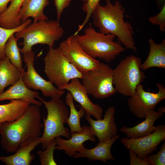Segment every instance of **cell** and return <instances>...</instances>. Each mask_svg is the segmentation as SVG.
I'll return each instance as SVG.
<instances>
[{
  "instance_id": "cell-27",
  "label": "cell",
  "mask_w": 165,
  "mask_h": 165,
  "mask_svg": "<svg viewBox=\"0 0 165 165\" xmlns=\"http://www.w3.org/2000/svg\"><path fill=\"white\" fill-rule=\"evenodd\" d=\"M31 22L30 19H28L20 26L13 28H6L0 26V59L3 60L6 56L5 47L7 41L12 35L21 31Z\"/></svg>"
},
{
  "instance_id": "cell-36",
  "label": "cell",
  "mask_w": 165,
  "mask_h": 165,
  "mask_svg": "<svg viewBox=\"0 0 165 165\" xmlns=\"http://www.w3.org/2000/svg\"><path fill=\"white\" fill-rule=\"evenodd\" d=\"M158 111L165 113V108L163 106L159 108L158 109Z\"/></svg>"
},
{
  "instance_id": "cell-13",
  "label": "cell",
  "mask_w": 165,
  "mask_h": 165,
  "mask_svg": "<svg viewBox=\"0 0 165 165\" xmlns=\"http://www.w3.org/2000/svg\"><path fill=\"white\" fill-rule=\"evenodd\" d=\"M79 79H72L63 86L61 90H68L72 94L74 100L79 104L85 111L86 115L92 116L96 119L102 118L103 109L98 104L94 103L89 98L86 89Z\"/></svg>"
},
{
  "instance_id": "cell-35",
  "label": "cell",
  "mask_w": 165,
  "mask_h": 165,
  "mask_svg": "<svg viewBox=\"0 0 165 165\" xmlns=\"http://www.w3.org/2000/svg\"><path fill=\"white\" fill-rule=\"evenodd\" d=\"M165 0H156L157 3L158 5L159 6H160L161 5L162 7L165 4Z\"/></svg>"
},
{
  "instance_id": "cell-9",
  "label": "cell",
  "mask_w": 165,
  "mask_h": 165,
  "mask_svg": "<svg viewBox=\"0 0 165 165\" xmlns=\"http://www.w3.org/2000/svg\"><path fill=\"white\" fill-rule=\"evenodd\" d=\"M35 56L32 51L23 54V60L27 67V71L22 74L23 82L29 89L40 90L45 97L60 98L65 93L64 90L56 87L50 81L44 79L38 74L34 66Z\"/></svg>"
},
{
  "instance_id": "cell-3",
  "label": "cell",
  "mask_w": 165,
  "mask_h": 165,
  "mask_svg": "<svg viewBox=\"0 0 165 165\" xmlns=\"http://www.w3.org/2000/svg\"><path fill=\"white\" fill-rule=\"evenodd\" d=\"M75 39L83 50L93 58L109 62L125 51L121 44L115 41L116 36L96 31L91 23L82 35H73Z\"/></svg>"
},
{
  "instance_id": "cell-2",
  "label": "cell",
  "mask_w": 165,
  "mask_h": 165,
  "mask_svg": "<svg viewBox=\"0 0 165 165\" xmlns=\"http://www.w3.org/2000/svg\"><path fill=\"white\" fill-rule=\"evenodd\" d=\"M41 117L39 106L31 104L18 118L1 124L0 143L2 148L8 152H15L26 141L40 137L43 126Z\"/></svg>"
},
{
  "instance_id": "cell-4",
  "label": "cell",
  "mask_w": 165,
  "mask_h": 165,
  "mask_svg": "<svg viewBox=\"0 0 165 165\" xmlns=\"http://www.w3.org/2000/svg\"><path fill=\"white\" fill-rule=\"evenodd\" d=\"M64 30L57 20H41L26 26L15 35L18 39L22 38L20 43L23 47L19 48L20 52L24 54L32 50V47L37 44H46L53 47L55 42L63 36Z\"/></svg>"
},
{
  "instance_id": "cell-24",
  "label": "cell",
  "mask_w": 165,
  "mask_h": 165,
  "mask_svg": "<svg viewBox=\"0 0 165 165\" xmlns=\"http://www.w3.org/2000/svg\"><path fill=\"white\" fill-rule=\"evenodd\" d=\"M25 0H12L5 11L0 15V26L6 28H13L22 24L19 11Z\"/></svg>"
},
{
  "instance_id": "cell-11",
  "label": "cell",
  "mask_w": 165,
  "mask_h": 165,
  "mask_svg": "<svg viewBox=\"0 0 165 165\" xmlns=\"http://www.w3.org/2000/svg\"><path fill=\"white\" fill-rule=\"evenodd\" d=\"M58 47L68 61L82 75L96 69L100 63L83 50L73 35L61 42Z\"/></svg>"
},
{
  "instance_id": "cell-19",
  "label": "cell",
  "mask_w": 165,
  "mask_h": 165,
  "mask_svg": "<svg viewBox=\"0 0 165 165\" xmlns=\"http://www.w3.org/2000/svg\"><path fill=\"white\" fill-rule=\"evenodd\" d=\"M164 113L151 110L146 113L145 119L143 122L132 127L123 125L119 130L126 134L127 138H136L148 135L155 130L154 126L155 121L161 118Z\"/></svg>"
},
{
  "instance_id": "cell-12",
  "label": "cell",
  "mask_w": 165,
  "mask_h": 165,
  "mask_svg": "<svg viewBox=\"0 0 165 165\" xmlns=\"http://www.w3.org/2000/svg\"><path fill=\"white\" fill-rule=\"evenodd\" d=\"M165 139V125H159L151 134L140 138H123L121 142L129 150L132 151L140 158H145L157 149L158 146Z\"/></svg>"
},
{
  "instance_id": "cell-23",
  "label": "cell",
  "mask_w": 165,
  "mask_h": 165,
  "mask_svg": "<svg viewBox=\"0 0 165 165\" xmlns=\"http://www.w3.org/2000/svg\"><path fill=\"white\" fill-rule=\"evenodd\" d=\"M22 73L7 57L0 59V94L6 87L17 82L21 77Z\"/></svg>"
},
{
  "instance_id": "cell-17",
  "label": "cell",
  "mask_w": 165,
  "mask_h": 165,
  "mask_svg": "<svg viewBox=\"0 0 165 165\" xmlns=\"http://www.w3.org/2000/svg\"><path fill=\"white\" fill-rule=\"evenodd\" d=\"M39 97L38 92L31 90L25 85L22 81L21 76L15 84L0 94V101L19 100L27 101L40 107L42 105V102L35 99V98L38 99Z\"/></svg>"
},
{
  "instance_id": "cell-30",
  "label": "cell",
  "mask_w": 165,
  "mask_h": 165,
  "mask_svg": "<svg viewBox=\"0 0 165 165\" xmlns=\"http://www.w3.org/2000/svg\"><path fill=\"white\" fill-rule=\"evenodd\" d=\"M150 165H165V142L164 141L158 152L155 154H148L145 157Z\"/></svg>"
},
{
  "instance_id": "cell-25",
  "label": "cell",
  "mask_w": 165,
  "mask_h": 165,
  "mask_svg": "<svg viewBox=\"0 0 165 165\" xmlns=\"http://www.w3.org/2000/svg\"><path fill=\"white\" fill-rule=\"evenodd\" d=\"M65 103L70 108V113L67 120V123L70 129L71 133L80 132L82 130L80 120L85 114L84 109L80 107L79 111L76 109L74 103V99L71 94L67 93L66 96Z\"/></svg>"
},
{
  "instance_id": "cell-26",
  "label": "cell",
  "mask_w": 165,
  "mask_h": 165,
  "mask_svg": "<svg viewBox=\"0 0 165 165\" xmlns=\"http://www.w3.org/2000/svg\"><path fill=\"white\" fill-rule=\"evenodd\" d=\"M18 39L14 35L10 37L5 46V53L10 62L23 72L24 68H23L20 52L17 44Z\"/></svg>"
},
{
  "instance_id": "cell-31",
  "label": "cell",
  "mask_w": 165,
  "mask_h": 165,
  "mask_svg": "<svg viewBox=\"0 0 165 165\" xmlns=\"http://www.w3.org/2000/svg\"><path fill=\"white\" fill-rule=\"evenodd\" d=\"M149 22L154 25H159L160 31H165V3L161 7L160 12L156 15L148 18Z\"/></svg>"
},
{
  "instance_id": "cell-10",
  "label": "cell",
  "mask_w": 165,
  "mask_h": 165,
  "mask_svg": "<svg viewBox=\"0 0 165 165\" xmlns=\"http://www.w3.org/2000/svg\"><path fill=\"white\" fill-rule=\"evenodd\" d=\"M158 91H146L141 83L137 86L134 94L128 99V105L130 111L140 119H145L146 113L155 110L157 105L165 98V88L163 85L157 83Z\"/></svg>"
},
{
  "instance_id": "cell-8",
  "label": "cell",
  "mask_w": 165,
  "mask_h": 165,
  "mask_svg": "<svg viewBox=\"0 0 165 165\" xmlns=\"http://www.w3.org/2000/svg\"><path fill=\"white\" fill-rule=\"evenodd\" d=\"M81 82L87 93L99 99L108 98L116 92L114 86L113 69L100 62L96 69L82 75Z\"/></svg>"
},
{
  "instance_id": "cell-6",
  "label": "cell",
  "mask_w": 165,
  "mask_h": 165,
  "mask_svg": "<svg viewBox=\"0 0 165 165\" xmlns=\"http://www.w3.org/2000/svg\"><path fill=\"white\" fill-rule=\"evenodd\" d=\"M141 59L134 55L127 57L121 60L113 69L114 86L116 92L130 97L136 87L145 78L141 68Z\"/></svg>"
},
{
  "instance_id": "cell-20",
  "label": "cell",
  "mask_w": 165,
  "mask_h": 165,
  "mask_svg": "<svg viewBox=\"0 0 165 165\" xmlns=\"http://www.w3.org/2000/svg\"><path fill=\"white\" fill-rule=\"evenodd\" d=\"M49 4V0H25L19 13L22 23L30 17L33 18L34 22L49 20L44 10Z\"/></svg>"
},
{
  "instance_id": "cell-34",
  "label": "cell",
  "mask_w": 165,
  "mask_h": 165,
  "mask_svg": "<svg viewBox=\"0 0 165 165\" xmlns=\"http://www.w3.org/2000/svg\"><path fill=\"white\" fill-rule=\"evenodd\" d=\"M12 0H0V15L3 13L7 8V5Z\"/></svg>"
},
{
  "instance_id": "cell-21",
  "label": "cell",
  "mask_w": 165,
  "mask_h": 165,
  "mask_svg": "<svg viewBox=\"0 0 165 165\" xmlns=\"http://www.w3.org/2000/svg\"><path fill=\"white\" fill-rule=\"evenodd\" d=\"M149 51L145 61L141 65V68L145 71L149 68L156 67L165 68V40L160 43H156L153 39L148 41Z\"/></svg>"
},
{
  "instance_id": "cell-18",
  "label": "cell",
  "mask_w": 165,
  "mask_h": 165,
  "mask_svg": "<svg viewBox=\"0 0 165 165\" xmlns=\"http://www.w3.org/2000/svg\"><path fill=\"white\" fill-rule=\"evenodd\" d=\"M120 137V136L117 134L109 140L99 142L93 148H85L76 152L73 157L74 159L85 158L91 161L99 160L104 162H107L108 160H115V158L111 152V148L113 143Z\"/></svg>"
},
{
  "instance_id": "cell-28",
  "label": "cell",
  "mask_w": 165,
  "mask_h": 165,
  "mask_svg": "<svg viewBox=\"0 0 165 165\" xmlns=\"http://www.w3.org/2000/svg\"><path fill=\"white\" fill-rule=\"evenodd\" d=\"M56 145L55 139L51 141L43 151L37 152L41 165H57L54 158V151Z\"/></svg>"
},
{
  "instance_id": "cell-7",
  "label": "cell",
  "mask_w": 165,
  "mask_h": 165,
  "mask_svg": "<svg viewBox=\"0 0 165 165\" xmlns=\"http://www.w3.org/2000/svg\"><path fill=\"white\" fill-rule=\"evenodd\" d=\"M44 72L51 82L61 88L73 79H81L82 74L67 59L58 47H49L43 59Z\"/></svg>"
},
{
  "instance_id": "cell-29",
  "label": "cell",
  "mask_w": 165,
  "mask_h": 165,
  "mask_svg": "<svg viewBox=\"0 0 165 165\" xmlns=\"http://www.w3.org/2000/svg\"><path fill=\"white\" fill-rule=\"evenodd\" d=\"M83 2L82 9L86 13L85 19L82 23L79 25L78 29L74 34L75 35L79 32L88 23L91 16L92 13L97 4L99 3L100 0H81Z\"/></svg>"
},
{
  "instance_id": "cell-22",
  "label": "cell",
  "mask_w": 165,
  "mask_h": 165,
  "mask_svg": "<svg viewBox=\"0 0 165 165\" xmlns=\"http://www.w3.org/2000/svg\"><path fill=\"white\" fill-rule=\"evenodd\" d=\"M31 104L19 100H10V102L0 105V126L6 122H11L21 116Z\"/></svg>"
},
{
  "instance_id": "cell-33",
  "label": "cell",
  "mask_w": 165,
  "mask_h": 165,
  "mask_svg": "<svg viewBox=\"0 0 165 165\" xmlns=\"http://www.w3.org/2000/svg\"><path fill=\"white\" fill-rule=\"evenodd\" d=\"M129 150L130 165H150L145 157H139L132 151Z\"/></svg>"
},
{
  "instance_id": "cell-5",
  "label": "cell",
  "mask_w": 165,
  "mask_h": 165,
  "mask_svg": "<svg viewBox=\"0 0 165 165\" xmlns=\"http://www.w3.org/2000/svg\"><path fill=\"white\" fill-rule=\"evenodd\" d=\"M38 99L44 104L47 112L46 118H43L44 130L40 137V144L44 150L57 137L62 136L69 138L70 130L64 126L69 115L67 107L60 98H51L49 101L40 97Z\"/></svg>"
},
{
  "instance_id": "cell-32",
  "label": "cell",
  "mask_w": 165,
  "mask_h": 165,
  "mask_svg": "<svg viewBox=\"0 0 165 165\" xmlns=\"http://www.w3.org/2000/svg\"><path fill=\"white\" fill-rule=\"evenodd\" d=\"M55 7L57 20L59 21L64 10L69 6L72 0H53Z\"/></svg>"
},
{
  "instance_id": "cell-16",
  "label": "cell",
  "mask_w": 165,
  "mask_h": 165,
  "mask_svg": "<svg viewBox=\"0 0 165 165\" xmlns=\"http://www.w3.org/2000/svg\"><path fill=\"white\" fill-rule=\"evenodd\" d=\"M40 143V137L29 140L21 145L13 154L0 156V161L6 165H29L35 159L31 153Z\"/></svg>"
},
{
  "instance_id": "cell-1",
  "label": "cell",
  "mask_w": 165,
  "mask_h": 165,
  "mask_svg": "<svg viewBox=\"0 0 165 165\" xmlns=\"http://www.w3.org/2000/svg\"><path fill=\"white\" fill-rule=\"evenodd\" d=\"M105 1L104 6L98 3L92 13L91 17L94 26L98 28L99 32L115 35L117 41L126 49L137 52L133 28L129 22L124 19L125 9L118 0L114 3L111 0Z\"/></svg>"
},
{
  "instance_id": "cell-15",
  "label": "cell",
  "mask_w": 165,
  "mask_h": 165,
  "mask_svg": "<svg viewBox=\"0 0 165 165\" xmlns=\"http://www.w3.org/2000/svg\"><path fill=\"white\" fill-rule=\"evenodd\" d=\"M56 145L55 149L64 150L70 157H73L76 152H80L85 148L83 143L87 141L94 142L96 141L94 135L89 126H85L82 127L80 132L71 133L68 139H64L60 137L55 139Z\"/></svg>"
},
{
  "instance_id": "cell-14",
  "label": "cell",
  "mask_w": 165,
  "mask_h": 165,
  "mask_svg": "<svg viewBox=\"0 0 165 165\" xmlns=\"http://www.w3.org/2000/svg\"><path fill=\"white\" fill-rule=\"evenodd\" d=\"M115 108L110 107L105 111L103 118L101 119L94 120L91 116L86 115L85 118L99 142L109 140L117 134L118 129L115 121Z\"/></svg>"
}]
</instances>
